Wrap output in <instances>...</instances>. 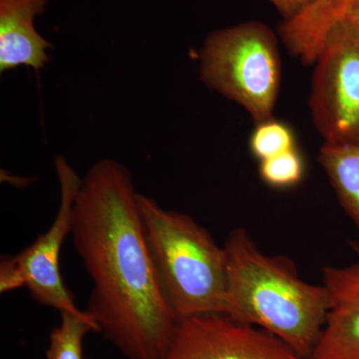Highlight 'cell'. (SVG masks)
<instances>
[{
  "label": "cell",
  "instance_id": "52a82bcc",
  "mask_svg": "<svg viewBox=\"0 0 359 359\" xmlns=\"http://www.w3.org/2000/svg\"><path fill=\"white\" fill-rule=\"evenodd\" d=\"M161 359H302L282 339L222 313L180 318Z\"/></svg>",
  "mask_w": 359,
  "mask_h": 359
},
{
  "label": "cell",
  "instance_id": "277c9868",
  "mask_svg": "<svg viewBox=\"0 0 359 359\" xmlns=\"http://www.w3.org/2000/svg\"><path fill=\"white\" fill-rule=\"evenodd\" d=\"M201 79L242 106L255 123L273 117L282 81L278 37L248 21L212 32L200 51Z\"/></svg>",
  "mask_w": 359,
  "mask_h": 359
},
{
  "label": "cell",
  "instance_id": "5bb4252c",
  "mask_svg": "<svg viewBox=\"0 0 359 359\" xmlns=\"http://www.w3.org/2000/svg\"><path fill=\"white\" fill-rule=\"evenodd\" d=\"M259 171V176L266 185L276 189H290L301 183L306 171V165L297 147L269 159L261 161Z\"/></svg>",
  "mask_w": 359,
  "mask_h": 359
},
{
  "label": "cell",
  "instance_id": "30bf717a",
  "mask_svg": "<svg viewBox=\"0 0 359 359\" xmlns=\"http://www.w3.org/2000/svg\"><path fill=\"white\" fill-rule=\"evenodd\" d=\"M337 20H346L359 32V0H316L299 15L283 20L278 34L292 55L313 65L325 32Z\"/></svg>",
  "mask_w": 359,
  "mask_h": 359
},
{
  "label": "cell",
  "instance_id": "3957f363",
  "mask_svg": "<svg viewBox=\"0 0 359 359\" xmlns=\"http://www.w3.org/2000/svg\"><path fill=\"white\" fill-rule=\"evenodd\" d=\"M149 247L163 290L178 318L224 313L226 256L209 231L188 215L140 195Z\"/></svg>",
  "mask_w": 359,
  "mask_h": 359
},
{
  "label": "cell",
  "instance_id": "9a60e30c",
  "mask_svg": "<svg viewBox=\"0 0 359 359\" xmlns=\"http://www.w3.org/2000/svg\"><path fill=\"white\" fill-rule=\"evenodd\" d=\"M21 287H25V283L13 257H2L0 264V292L4 294Z\"/></svg>",
  "mask_w": 359,
  "mask_h": 359
},
{
  "label": "cell",
  "instance_id": "7c38bea8",
  "mask_svg": "<svg viewBox=\"0 0 359 359\" xmlns=\"http://www.w3.org/2000/svg\"><path fill=\"white\" fill-rule=\"evenodd\" d=\"M60 323L52 330L46 359H84L83 341L90 332H99L98 325L88 311H61Z\"/></svg>",
  "mask_w": 359,
  "mask_h": 359
},
{
  "label": "cell",
  "instance_id": "2e32d148",
  "mask_svg": "<svg viewBox=\"0 0 359 359\" xmlns=\"http://www.w3.org/2000/svg\"><path fill=\"white\" fill-rule=\"evenodd\" d=\"M266 1L271 2L275 6L278 13L283 16V20H289L299 15L316 0H266Z\"/></svg>",
  "mask_w": 359,
  "mask_h": 359
},
{
  "label": "cell",
  "instance_id": "4fadbf2b",
  "mask_svg": "<svg viewBox=\"0 0 359 359\" xmlns=\"http://www.w3.org/2000/svg\"><path fill=\"white\" fill-rule=\"evenodd\" d=\"M249 146L252 156L261 162L297 148V141L294 130L287 123L271 117L256 123Z\"/></svg>",
  "mask_w": 359,
  "mask_h": 359
},
{
  "label": "cell",
  "instance_id": "8fae6325",
  "mask_svg": "<svg viewBox=\"0 0 359 359\" xmlns=\"http://www.w3.org/2000/svg\"><path fill=\"white\" fill-rule=\"evenodd\" d=\"M318 161L340 205L359 229V144H323Z\"/></svg>",
  "mask_w": 359,
  "mask_h": 359
},
{
  "label": "cell",
  "instance_id": "6da1fadb",
  "mask_svg": "<svg viewBox=\"0 0 359 359\" xmlns=\"http://www.w3.org/2000/svg\"><path fill=\"white\" fill-rule=\"evenodd\" d=\"M121 163L97 161L73 207L71 238L90 280L88 311L127 359H161L179 318L163 290L140 208Z\"/></svg>",
  "mask_w": 359,
  "mask_h": 359
},
{
  "label": "cell",
  "instance_id": "5b68a950",
  "mask_svg": "<svg viewBox=\"0 0 359 359\" xmlns=\"http://www.w3.org/2000/svg\"><path fill=\"white\" fill-rule=\"evenodd\" d=\"M313 65L309 109L327 144H359V32L337 20Z\"/></svg>",
  "mask_w": 359,
  "mask_h": 359
},
{
  "label": "cell",
  "instance_id": "9c48e42d",
  "mask_svg": "<svg viewBox=\"0 0 359 359\" xmlns=\"http://www.w3.org/2000/svg\"><path fill=\"white\" fill-rule=\"evenodd\" d=\"M49 0H0V72L25 66L39 71L52 45L35 27Z\"/></svg>",
  "mask_w": 359,
  "mask_h": 359
},
{
  "label": "cell",
  "instance_id": "7a4b0ae2",
  "mask_svg": "<svg viewBox=\"0 0 359 359\" xmlns=\"http://www.w3.org/2000/svg\"><path fill=\"white\" fill-rule=\"evenodd\" d=\"M224 248V316L266 330L309 359L327 318L323 283L302 280L287 257L264 254L245 229L231 231Z\"/></svg>",
  "mask_w": 359,
  "mask_h": 359
},
{
  "label": "cell",
  "instance_id": "8992f818",
  "mask_svg": "<svg viewBox=\"0 0 359 359\" xmlns=\"http://www.w3.org/2000/svg\"><path fill=\"white\" fill-rule=\"evenodd\" d=\"M60 187V204L53 223L32 245L13 257L20 269L25 287L35 302L61 311L81 313L63 283L60 254L63 243L72 231L73 207L81 186L78 176L62 156L54 159Z\"/></svg>",
  "mask_w": 359,
  "mask_h": 359
},
{
  "label": "cell",
  "instance_id": "ba28073f",
  "mask_svg": "<svg viewBox=\"0 0 359 359\" xmlns=\"http://www.w3.org/2000/svg\"><path fill=\"white\" fill-rule=\"evenodd\" d=\"M349 245L353 263L323 269L327 318L309 359H359V241Z\"/></svg>",
  "mask_w": 359,
  "mask_h": 359
}]
</instances>
